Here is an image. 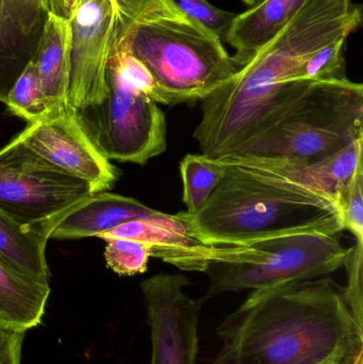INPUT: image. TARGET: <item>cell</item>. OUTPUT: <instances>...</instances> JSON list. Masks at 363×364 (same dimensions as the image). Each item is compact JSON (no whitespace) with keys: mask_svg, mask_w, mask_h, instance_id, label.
<instances>
[{"mask_svg":"<svg viewBox=\"0 0 363 364\" xmlns=\"http://www.w3.org/2000/svg\"><path fill=\"white\" fill-rule=\"evenodd\" d=\"M353 0H308L283 30L234 78L202 98L194 132L202 155L220 160L236 151L304 94L302 64L318 49L362 25Z\"/></svg>","mask_w":363,"mask_h":364,"instance_id":"1","label":"cell"},{"mask_svg":"<svg viewBox=\"0 0 363 364\" xmlns=\"http://www.w3.org/2000/svg\"><path fill=\"white\" fill-rule=\"evenodd\" d=\"M217 335L215 364H319L363 348L345 290L326 276L253 291Z\"/></svg>","mask_w":363,"mask_h":364,"instance_id":"2","label":"cell"},{"mask_svg":"<svg viewBox=\"0 0 363 364\" xmlns=\"http://www.w3.org/2000/svg\"><path fill=\"white\" fill-rule=\"evenodd\" d=\"M220 161L227 170L207 203L195 213L176 214L202 243L246 246L283 235L342 232L334 201L237 162Z\"/></svg>","mask_w":363,"mask_h":364,"instance_id":"3","label":"cell"},{"mask_svg":"<svg viewBox=\"0 0 363 364\" xmlns=\"http://www.w3.org/2000/svg\"><path fill=\"white\" fill-rule=\"evenodd\" d=\"M112 44L153 75L163 105L202 100L241 70L223 42L170 0H113Z\"/></svg>","mask_w":363,"mask_h":364,"instance_id":"4","label":"cell"},{"mask_svg":"<svg viewBox=\"0 0 363 364\" xmlns=\"http://www.w3.org/2000/svg\"><path fill=\"white\" fill-rule=\"evenodd\" d=\"M360 139L362 83L317 81L230 157L318 162Z\"/></svg>","mask_w":363,"mask_h":364,"instance_id":"5","label":"cell"},{"mask_svg":"<svg viewBox=\"0 0 363 364\" xmlns=\"http://www.w3.org/2000/svg\"><path fill=\"white\" fill-rule=\"evenodd\" d=\"M347 252L338 235L326 233L283 235L236 246L205 272L210 279L205 299L325 277L345 265Z\"/></svg>","mask_w":363,"mask_h":364,"instance_id":"6","label":"cell"},{"mask_svg":"<svg viewBox=\"0 0 363 364\" xmlns=\"http://www.w3.org/2000/svg\"><path fill=\"white\" fill-rule=\"evenodd\" d=\"M108 94L76 110L79 123L108 160L144 166L166 151V119L157 102L107 66Z\"/></svg>","mask_w":363,"mask_h":364,"instance_id":"7","label":"cell"},{"mask_svg":"<svg viewBox=\"0 0 363 364\" xmlns=\"http://www.w3.org/2000/svg\"><path fill=\"white\" fill-rule=\"evenodd\" d=\"M94 194L87 182L43 159L17 136L0 149V210L19 224L46 231Z\"/></svg>","mask_w":363,"mask_h":364,"instance_id":"8","label":"cell"},{"mask_svg":"<svg viewBox=\"0 0 363 364\" xmlns=\"http://www.w3.org/2000/svg\"><path fill=\"white\" fill-rule=\"evenodd\" d=\"M191 282L180 274H159L141 284L151 329V364H195L202 299L185 289Z\"/></svg>","mask_w":363,"mask_h":364,"instance_id":"9","label":"cell"},{"mask_svg":"<svg viewBox=\"0 0 363 364\" xmlns=\"http://www.w3.org/2000/svg\"><path fill=\"white\" fill-rule=\"evenodd\" d=\"M17 138L49 164L87 182L94 194L110 190L117 181L119 171L90 140L70 104L49 109Z\"/></svg>","mask_w":363,"mask_h":364,"instance_id":"10","label":"cell"},{"mask_svg":"<svg viewBox=\"0 0 363 364\" xmlns=\"http://www.w3.org/2000/svg\"><path fill=\"white\" fill-rule=\"evenodd\" d=\"M114 15L113 0H78L75 9L67 100L76 110L99 104L108 94Z\"/></svg>","mask_w":363,"mask_h":364,"instance_id":"11","label":"cell"},{"mask_svg":"<svg viewBox=\"0 0 363 364\" xmlns=\"http://www.w3.org/2000/svg\"><path fill=\"white\" fill-rule=\"evenodd\" d=\"M100 239H132L142 242L151 256L181 271L206 272L209 265L234 252V246H211L198 241L175 214L158 211L143 220L124 223L99 235Z\"/></svg>","mask_w":363,"mask_h":364,"instance_id":"12","label":"cell"},{"mask_svg":"<svg viewBox=\"0 0 363 364\" xmlns=\"http://www.w3.org/2000/svg\"><path fill=\"white\" fill-rule=\"evenodd\" d=\"M362 149L363 139H360L340 153L318 162L241 157L223 159L237 162L292 186L317 193L338 205L341 194L359 164H362Z\"/></svg>","mask_w":363,"mask_h":364,"instance_id":"13","label":"cell"},{"mask_svg":"<svg viewBox=\"0 0 363 364\" xmlns=\"http://www.w3.org/2000/svg\"><path fill=\"white\" fill-rule=\"evenodd\" d=\"M157 212L130 197L108 192L95 193L64 213L53 226L49 239L99 237L124 223L143 220Z\"/></svg>","mask_w":363,"mask_h":364,"instance_id":"14","label":"cell"},{"mask_svg":"<svg viewBox=\"0 0 363 364\" xmlns=\"http://www.w3.org/2000/svg\"><path fill=\"white\" fill-rule=\"evenodd\" d=\"M308 0H264L242 14H237L225 42L236 49L232 59L239 68L275 38Z\"/></svg>","mask_w":363,"mask_h":364,"instance_id":"15","label":"cell"},{"mask_svg":"<svg viewBox=\"0 0 363 364\" xmlns=\"http://www.w3.org/2000/svg\"><path fill=\"white\" fill-rule=\"evenodd\" d=\"M72 29L70 21L48 14L33 62L49 109L68 104Z\"/></svg>","mask_w":363,"mask_h":364,"instance_id":"16","label":"cell"},{"mask_svg":"<svg viewBox=\"0 0 363 364\" xmlns=\"http://www.w3.org/2000/svg\"><path fill=\"white\" fill-rule=\"evenodd\" d=\"M49 284L29 279L0 258V325L27 333L44 318Z\"/></svg>","mask_w":363,"mask_h":364,"instance_id":"17","label":"cell"},{"mask_svg":"<svg viewBox=\"0 0 363 364\" xmlns=\"http://www.w3.org/2000/svg\"><path fill=\"white\" fill-rule=\"evenodd\" d=\"M48 233L40 228L26 227L0 210V258L21 275L43 284H49L46 243Z\"/></svg>","mask_w":363,"mask_h":364,"instance_id":"18","label":"cell"},{"mask_svg":"<svg viewBox=\"0 0 363 364\" xmlns=\"http://www.w3.org/2000/svg\"><path fill=\"white\" fill-rule=\"evenodd\" d=\"M226 164L205 155H187L180 164L183 200L195 213L208 200L226 174Z\"/></svg>","mask_w":363,"mask_h":364,"instance_id":"19","label":"cell"},{"mask_svg":"<svg viewBox=\"0 0 363 364\" xmlns=\"http://www.w3.org/2000/svg\"><path fill=\"white\" fill-rule=\"evenodd\" d=\"M38 44L23 36L8 18L0 2V102L33 59Z\"/></svg>","mask_w":363,"mask_h":364,"instance_id":"20","label":"cell"},{"mask_svg":"<svg viewBox=\"0 0 363 364\" xmlns=\"http://www.w3.org/2000/svg\"><path fill=\"white\" fill-rule=\"evenodd\" d=\"M4 104L12 114L28 123L36 122L48 112L38 70L33 62L30 61L15 80Z\"/></svg>","mask_w":363,"mask_h":364,"instance_id":"21","label":"cell"},{"mask_svg":"<svg viewBox=\"0 0 363 364\" xmlns=\"http://www.w3.org/2000/svg\"><path fill=\"white\" fill-rule=\"evenodd\" d=\"M350 36H342L324 45L300 66L298 81L305 83L347 79L345 50Z\"/></svg>","mask_w":363,"mask_h":364,"instance_id":"22","label":"cell"},{"mask_svg":"<svg viewBox=\"0 0 363 364\" xmlns=\"http://www.w3.org/2000/svg\"><path fill=\"white\" fill-rule=\"evenodd\" d=\"M109 68L117 70L131 87L163 105V97L148 68L123 47L112 44L108 61Z\"/></svg>","mask_w":363,"mask_h":364,"instance_id":"23","label":"cell"},{"mask_svg":"<svg viewBox=\"0 0 363 364\" xmlns=\"http://www.w3.org/2000/svg\"><path fill=\"white\" fill-rule=\"evenodd\" d=\"M107 242V264L119 276H134L147 271L151 250L142 242L132 239H111Z\"/></svg>","mask_w":363,"mask_h":364,"instance_id":"24","label":"cell"},{"mask_svg":"<svg viewBox=\"0 0 363 364\" xmlns=\"http://www.w3.org/2000/svg\"><path fill=\"white\" fill-rule=\"evenodd\" d=\"M13 25L32 42L38 44L48 18L45 0H0Z\"/></svg>","mask_w":363,"mask_h":364,"instance_id":"25","label":"cell"},{"mask_svg":"<svg viewBox=\"0 0 363 364\" xmlns=\"http://www.w3.org/2000/svg\"><path fill=\"white\" fill-rule=\"evenodd\" d=\"M177 9L225 42L237 14L212 6L207 0H170Z\"/></svg>","mask_w":363,"mask_h":364,"instance_id":"26","label":"cell"},{"mask_svg":"<svg viewBox=\"0 0 363 364\" xmlns=\"http://www.w3.org/2000/svg\"><path fill=\"white\" fill-rule=\"evenodd\" d=\"M343 230L363 243V162L359 164L338 201Z\"/></svg>","mask_w":363,"mask_h":364,"instance_id":"27","label":"cell"},{"mask_svg":"<svg viewBox=\"0 0 363 364\" xmlns=\"http://www.w3.org/2000/svg\"><path fill=\"white\" fill-rule=\"evenodd\" d=\"M347 272V284L345 296L358 328L363 331V243L356 242L349 248L345 265Z\"/></svg>","mask_w":363,"mask_h":364,"instance_id":"28","label":"cell"},{"mask_svg":"<svg viewBox=\"0 0 363 364\" xmlns=\"http://www.w3.org/2000/svg\"><path fill=\"white\" fill-rule=\"evenodd\" d=\"M25 331L0 325V364H21Z\"/></svg>","mask_w":363,"mask_h":364,"instance_id":"29","label":"cell"},{"mask_svg":"<svg viewBox=\"0 0 363 364\" xmlns=\"http://www.w3.org/2000/svg\"><path fill=\"white\" fill-rule=\"evenodd\" d=\"M78 0H45L48 14L58 18L70 21Z\"/></svg>","mask_w":363,"mask_h":364,"instance_id":"30","label":"cell"},{"mask_svg":"<svg viewBox=\"0 0 363 364\" xmlns=\"http://www.w3.org/2000/svg\"><path fill=\"white\" fill-rule=\"evenodd\" d=\"M360 350H363V348H360V350H345V352H340L330 357V358L322 361V363L319 364H352Z\"/></svg>","mask_w":363,"mask_h":364,"instance_id":"31","label":"cell"},{"mask_svg":"<svg viewBox=\"0 0 363 364\" xmlns=\"http://www.w3.org/2000/svg\"><path fill=\"white\" fill-rule=\"evenodd\" d=\"M243 1L245 2V4H247V6H251V8H253V6H258V4H261L264 0H243Z\"/></svg>","mask_w":363,"mask_h":364,"instance_id":"32","label":"cell"},{"mask_svg":"<svg viewBox=\"0 0 363 364\" xmlns=\"http://www.w3.org/2000/svg\"><path fill=\"white\" fill-rule=\"evenodd\" d=\"M352 364H363V350H360V352L358 353L357 356L354 359L353 363Z\"/></svg>","mask_w":363,"mask_h":364,"instance_id":"33","label":"cell"}]
</instances>
